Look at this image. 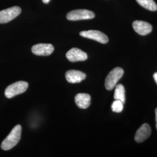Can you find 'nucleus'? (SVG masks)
<instances>
[{
  "label": "nucleus",
  "mask_w": 157,
  "mask_h": 157,
  "mask_svg": "<svg viewBox=\"0 0 157 157\" xmlns=\"http://www.w3.org/2000/svg\"><path fill=\"white\" fill-rule=\"evenodd\" d=\"M65 77L69 83H78L86 78V75L80 71L69 70L65 74Z\"/></svg>",
  "instance_id": "11"
},
{
  "label": "nucleus",
  "mask_w": 157,
  "mask_h": 157,
  "mask_svg": "<svg viewBox=\"0 0 157 157\" xmlns=\"http://www.w3.org/2000/svg\"><path fill=\"white\" fill-rule=\"evenodd\" d=\"M80 35L87 39L94 40L102 44H106L108 42V37L107 35L98 30H87L83 31L80 33Z\"/></svg>",
  "instance_id": "6"
},
{
  "label": "nucleus",
  "mask_w": 157,
  "mask_h": 157,
  "mask_svg": "<svg viewBox=\"0 0 157 157\" xmlns=\"http://www.w3.org/2000/svg\"><path fill=\"white\" fill-rule=\"evenodd\" d=\"M21 8L15 6L0 11V24L6 23L17 17L21 13Z\"/></svg>",
  "instance_id": "5"
},
{
  "label": "nucleus",
  "mask_w": 157,
  "mask_h": 157,
  "mask_svg": "<svg viewBox=\"0 0 157 157\" xmlns=\"http://www.w3.org/2000/svg\"><path fill=\"white\" fill-rule=\"evenodd\" d=\"M21 134L22 126L20 124H17L13 128L10 133L2 142L1 148L5 151L12 149L19 143L21 138Z\"/></svg>",
  "instance_id": "1"
},
{
  "label": "nucleus",
  "mask_w": 157,
  "mask_h": 157,
  "mask_svg": "<svg viewBox=\"0 0 157 157\" xmlns=\"http://www.w3.org/2000/svg\"><path fill=\"white\" fill-rule=\"evenodd\" d=\"M66 56L70 62H75L86 61L88 56L83 51L78 48H72L67 52Z\"/></svg>",
  "instance_id": "8"
},
{
  "label": "nucleus",
  "mask_w": 157,
  "mask_h": 157,
  "mask_svg": "<svg viewBox=\"0 0 157 157\" xmlns=\"http://www.w3.org/2000/svg\"><path fill=\"white\" fill-rule=\"evenodd\" d=\"M114 98L120 100L124 103L125 102V89L122 84H118L115 86Z\"/></svg>",
  "instance_id": "14"
},
{
  "label": "nucleus",
  "mask_w": 157,
  "mask_h": 157,
  "mask_svg": "<svg viewBox=\"0 0 157 157\" xmlns=\"http://www.w3.org/2000/svg\"><path fill=\"white\" fill-rule=\"evenodd\" d=\"M151 129L150 126L147 124H144L137 130L135 135V141L140 143L147 139L151 135Z\"/></svg>",
  "instance_id": "10"
},
{
  "label": "nucleus",
  "mask_w": 157,
  "mask_h": 157,
  "mask_svg": "<svg viewBox=\"0 0 157 157\" xmlns=\"http://www.w3.org/2000/svg\"><path fill=\"white\" fill-rule=\"evenodd\" d=\"M54 50V46L51 44H37L33 45L32 51L34 55L39 56H48Z\"/></svg>",
  "instance_id": "7"
},
{
  "label": "nucleus",
  "mask_w": 157,
  "mask_h": 157,
  "mask_svg": "<svg viewBox=\"0 0 157 157\" xmlns=\"http://www.w3.org/2000/svg\"><path fill=\"white\" fill-rule=\"evenodd\" d=\"M133 28L136 33L141 36L148 34L152 30L151 25L142 21H135L133 23Z\"/></svg>",
  "instance_id": "9"
},
{
  "label": "nucleus",
  "mask_w": 157,
  "mask_h": 157,
  "mask_svg": "<svg viewBox=\"0 0 157 157\" xmlns=\"http://www.w3.org/2000/svg\"><path fill=\"white\" fill-rule=\"evenodd\" d=\"M94 17V13L87 10H73L67 13V20L72 21L91 19H93Z\"/></svg>",
  "instance_id": "4"
},
{
  "label": "nucleus",
  "mask_w": 157,
  "mask_h": 157,
  "mask_svg": "<svg viewBox=\"0 0 157 157\" xmlns=\"http://www.w3.org/2000/svg\"><path fill=\"white\" fill-rule=\"evenodd\" d=\"M124 70L121 67L114 68L109 73L105 78V87L108 90H112L117 86L118 81L124 75Z\"/></svg>",
  "instance_id": "3"
},
{
  "label": "nucleus",
  "mask_w": 157,
  "mask_h": 157,
  "mask_svg": "<svg viewBox=\"0 0 157 157\" xmlns=\"http://www.w3.org/2000/svg\"><path fill=\"white\" fill-rule=\"evenodd\" d=\"M43 1V2L45 4H48L49 2H50V0H42Z\"/></svg>",
  "instance_id": "18"
},
{
  "label": "nucleus",
  "mask_w": 157,
  "mask_h": 157,
  "mask_svg": "<svg viewBox=\"0 0 157 157\" xmlns=\"http://www.w3.org/2000/svg\"><path fill=\"white\" fill-rule=\"evenodd\" d=\"M153 78H154V80H155V82H156V83L157 84V72H155V73L154 74Z\"/></svg>",
  "instance_id": "16"
},
{
  "label": "nucleus",
  "mask_w": 157,
  "mask_h": 157,
  "mask_svg": "<svg viewBox=\"0 0 157 157\" xmlns=\"http://www.w3.org/2000/svg\"><path fill=\"white\" fill-rule=\"evenodd\" d=\"M29 84L25 81H18L8 86L5 90V95L8 98H11L16 95L25 93L28 88Z\"/></svg>",
  "instance_id": "2"
},
{
  "label": "nucleus",
  "mask_w": 157,
  "mask_h": 157,
  "mask_svg": "<svg viewBox=\"0 0 157 157\" xmlns=\"http://www.w3.org/2000/svg\"><path fill=\"white\" fill-rule=\"evenodd\" d=\"M111 108L113 112H121L124 109V102L120 100H115L112 103Z\"/></svg>",
  "instance_id": "15"
},
{
  "label": "nucleus",
  "mask_w": 157,
  "mask_h": 157,
  "mask_svg": "<svg viewBox=\"0 0 157 157\" xmlns=\"http://www.w3.org/2000/svg\"><path fill=\"white\" fill-rule=\"evenodd\" d=\"M75 101L76 105L81 109H86L91 104V97L89 94L78 93L75 96Z\"/></svg>",
  "instance_id": "12"
},
{
  "label": "nucleus",
  "mask_w": 157,
  "mask_h": 157,
  "mask_svg": "<svg viewBox=\"0 0 157 157\" xmlns=\"http://www.w3.org/2000/svg\"><path fill=\"white\" fill-rule=\"evenodd\" d=\"M136 1L140 6L146 10L151 11H155L157 10V4L154 0H136Z\"/></svg>",
  "instance_id": "13"
},
{
  "label": "nucleus",
  "mask_w": 157,
  "mask_h": 157,
  "mask_svg": "<svg viewBox=\"0 0 157 157\" xmlns=\"http://www.w3.org/2000/svg\"><path fill=\"white\" fill-rule=\"evenodd\" d=\"M155 121H156V128L157 129V108L155 109Z\"/></svg>",
  "instance_id": "17"
}]
</instances>
